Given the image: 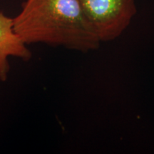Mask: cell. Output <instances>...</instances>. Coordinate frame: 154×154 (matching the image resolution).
Listing matches in <instances>:
<instances>
[{
  "label": "cell",
  "instance_id": "obj_2",
  "mask_svg": "<svg viewBox=\"0 0 154 154\" xmlns=\"http://www.w3.org/2000/svg\"><path fill=\"white\" fill-rule=\"evenodd\" d=\"M88 22L102 42L112 41L128 27L137 11L136 0H79Z\"/></svg>",
  "mask_w": 154,
  "mask_h": 154
},
{
  "label": "cell",
  "instance_id": "obj_3",
  "mask_svg": "<svg viewBox=\"0 0 154 154\" xmlns=\"http://www.w3.org/2000/svg\"><path fill=\"white\" fill-rule=\"evenodd\" d=\"M27 44L23 42L15 32L14 19L0 12V80L7 79L10 69L9 57H16L29 61L32 54Z\"/></svg>",
  "mask_w": 154,
  "mask_h": 154
},
{
  "label": "cell",
  "instance_id": "obj_1",
  "mask_svg": "<svg viewBox=\"0 0 154 154\" xmlns=\"http://www.w3.org/2000/svg\"><path fill=\"white\" fill-rule=\"evenodd\" d=\"M13 19L15 32L26 44L88 52L99 49L101 42L79 0H24Z\"/></svg>",
  "mask_w": 154,
  "mask_h": 154
}]
</instances>
